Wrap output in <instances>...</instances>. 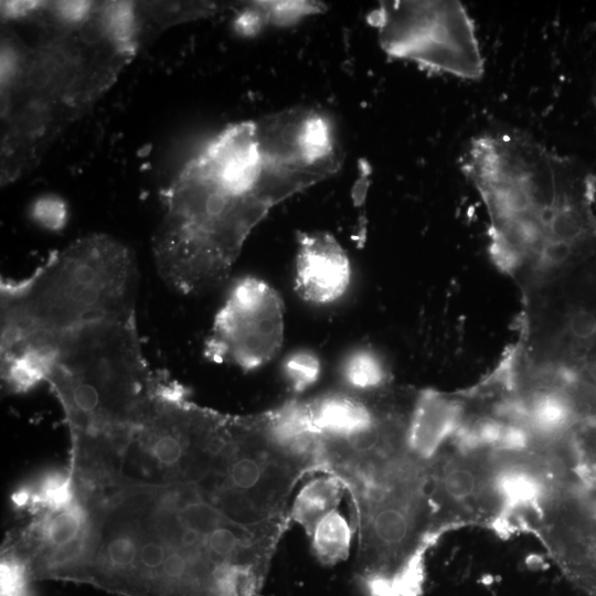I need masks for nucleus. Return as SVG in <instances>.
<instances>
[{"label": "nucleus", "mask_w": 596, "mask_h": 596, "mask_svg": "<svg viewBox=\"0 0 596 596\" xmlns=\"http://www.w3.org/2000/svg\"><path fill=\"white\" fill-rule=\"evenodd\" d=\"M79 531L61 581L118 596H262L286 525H249L199 483L75 485Z\"/></svg>", "instance_id": "1"}, {"label": "nucleus", "mask_w": 596, "mask_h": 596, "mask_svg": "<svg viewBox=\"0 0 596 596\" xmlns=\"http://www.w3.org/2000/svg\"><path fill=\"white\" fill-rule=\"evenodd\" d=\"M341 163L331 120L315 108L228 125L162 192L164 213L152 241L160 277L183 295L221 284L268 212Z\"/></svg>", "instance_id": "2"}, {"label": "nucleus", "mask_w": 596, "mask_h": 596, "mask_svg": "<svg viewBox=\"0 0 596 596\" xmlns=\"http://www.w3.org/2000/svg\"><path fill=\"white\" fill-rule=\"evenodd\" d=\"M38 41L2 39L1 182L35 167L51 143L106 93L135 55L131 2H33Z\"/></svg>", "instance_id": "3"}, {"label": "nucleus", "mask_w": 596, "mask_h": 596, "mask_svg": "<svg viewBox=\"0 0 596 596\" xmlns=\"http://www.w3.org/2000/svg\"><path fill=\"white\" fill-rule=\"evenodd\" d=\"M489 216V252L521 294L596 255V173L521 132L473 138L460 161Z\"/></svg>", "instance_id": "4"}, {"label": "nucleus", "mask_w": 596, "mask_h": 596, "mask_svg": "<svg viewBox=\"0 0 596 596\" xmlns=\"http://www.w3.org/2000/svg\"><path fill=\"white\" fill-rule=\"evenodd\" d=\"M26 347L44 360V382L62 406L73 450L109 441L138 423L163 376L142 351L135 309Z\"/></svg>", "instance_id": "5"}, {"label": "nucleus", "mask_w": 596, "mask_h": 596, "mask_svg": "<svg viewBox=\"0 0 596 596\" xmlns=\"http://www.w3.org/2000/svg\"><path fill=\"white\" fill-rule=\"evenodd\" d=\"M137 266L107 234L83 236L21 279L0 285L1 351L135 309Z\"/></svg>", "instance_id": "6"}, {"label": "nucleus", "mask_w": 596, "mask_h": 596, "mask_svg": "<svg viewBox=\"0 0 596 596\" xmlns=\"http://www.w3.org/2000/svg\"><path fill=\"white\" fill-rule=\"evenodd\" d=\"M369 22L391 57L465 79L483 75L475 23L460 1H381Z\"/></svg>", "instance_id": "7"}, {"label": "nucleus", "mask_w": 596, "mask_h": 596, "mask_svg": "<svg viewBox=\"0 0 596 596\" xmlns=\"http://www.w3.org/2000/svg\"><path fill=\"white\" fill-rule=\"evenodd\" d=\"M281 297L255 276L237 279L217 310L204 343V355L253 371L273 360L284 342Z\"/></svg>", "instance_id": "8"}, {"label": "nucleus", "mask_w": 596, "mask_h": 596, "mask_svg": "<svg viewBox=\"0 0 596 596\" xmlns=\"http://www.w3.org/2000/svg\"><path fill=\"white\" fill-rule=\"evenodd\" d=\"M297 240L294 285L299 297L315 305H328L340 299L352 276L344 248L326 232L299 233Z\"/></svg>", "instance_id": "9"}, {"label": "nucleus", "mask_w": 596, "mask_h": 596, "mask_svg": "<svg viewBox=\"0 0 596 596\" xmlns=\"http://www.w3.org/2000/svg\"><path fill=\"white\" fill-rule=\"evenodd\" d=\"M253 417L260 437L275 455L305 475L323 472V441L312 423L307 398L288 400Z\"/></svg>", "instance_id": "10"}, {"label": "nucleus", "mask_w": 596, "mask_h": 596, "mask_svg": "<svg viewBox=\"0 0 596 596\" xmlns=\"http://www.w3.org/2000/svg\"><path fill=\"white\" fill-rule=\"evenodd\" d=\"M344 492L343 483L336 476L324 472L315 476L295 496L289 508V518L309 536L324 515L338 509Z\"/></svg>", "instance_id": "11"}, {"label": "nucleus", "mask_w": 596, "mask_h": 596, "mask_svg": "<svg viewBox=\"0 0 596 596\" xmlns=\"http://www.w3.org/2000/svg\"><path fill=\"white\" fill-rule=\"evenodd\" d=\"M343 389L358 394L375 393L391 386L392 374L385 360L373 349L350 351L340 365Z\"/></svg>", "instance_id": "12"}, {"label": "nucleus", "mask_w": 596, "mask_h": 596, "mask_svg": "<svg viewBox=\"0 0 596 596\" xmlns=\"http://www.w3.org/2000/svg\"><path fill=\"white\" fill-rule=\"evenodd\" d=\"M316 558L323 565L344 561L350 552L352 529L338 509L324 515L309 535Z\"/></svg>", "instance_id": "13"}, {"label": "nucleus", "mask_w": 596, "mask_h": 596, "mask_svg": "<svg viewBox=\"0 0 596 596\" xmlns=\"http://www.w3.org/2000/svg\"><path fill=\"white\" fill-rule=\"evenodd\" d=\"M221 6L213 2H146L134 4L135 21L138 29L148 23L152 30L171 25L172 23L213 14Z\"/></svg>", "instance_id": "14"}, {"label": "nucleus", "mask_w": 596, "mask_h": 596, "mask_svg": "<svg viewBox=\"0 0 596 596\" xmlns=\"http://www.w3.org/2000/svg\"><path fill=\"white\" fill-rule=\"evenodd\" d=\"M281 372L289 389L295 394H301L319 380L321 362L313 352L297 350L284 360Z\"/></svg>", "instance_id": "15"}, {"label": "nucleus", "mask_w": 596, "mask_h": 596, "mask_svg": "<svg viewBox=\"0 0 596 596\" xmlns=\"http://www.w3.org/2000/svg\"><path fill=\"white\" fill-rule=\"evenodd\" d=\"M33 217L47 228L57 230L66 220V209L63 202L56 199H41L32 210Z\"/></svg>", "instance_id": "16"}]
</instances>
